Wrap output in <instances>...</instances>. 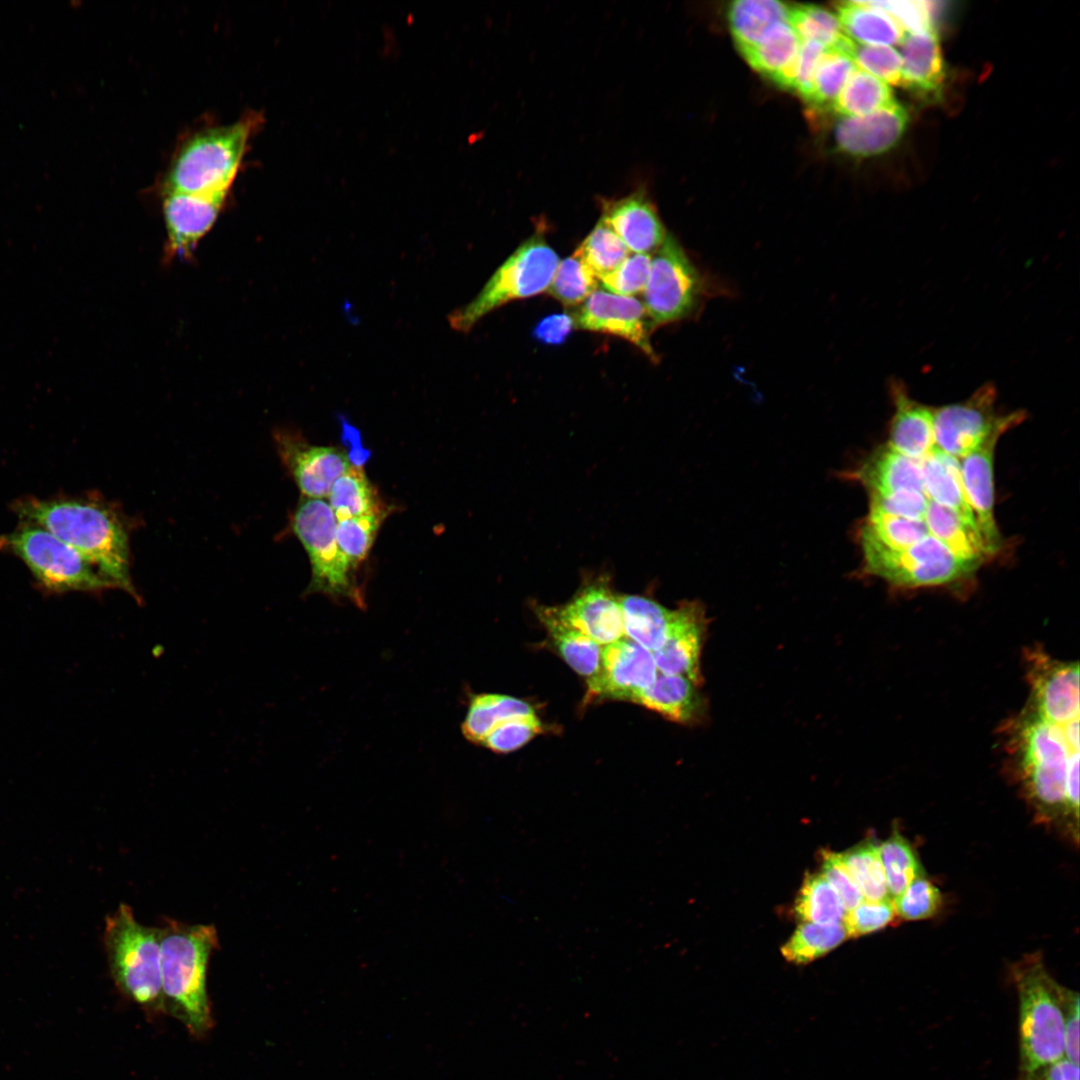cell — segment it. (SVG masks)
<instances>
[{
    "instance_id": "1",
    "label": "cell",
    "mask_w": 1080,
    "mask_h": 1080,
    "mask_svg": "<svg viewBox=\"0 0 1080 1080\" xmlns=\"http://www.w3.org/2000/svg\"><path fill=\"white\" fill-rule=\"evenodd\" d=\"M1009 745L1035 817L1046 825L1064 822L1077 843L1079 720L1058 725L1025 710L1012 726Z\"/></svg>"
},
{
    "instance_id": "2",
    "label": "cell",
    "mask_w": 1080,
    "mask_h": 1080,
    "mask_svg": "<svg viewBox=\"0 0 1080 1080\" xmlns=\"http://www.w3.org/2000/svg\"><path fill=\"white\" fill-rule=\"evenodd\" d=\"M13 511L24 523L49 531L71 546L137 602L141 598L130 577L129 536L119 515L89 497H27Z\"/></svg>"
},
{
    "instance_id": "3",
    "label": "cell",
    "mask_w": 1080,
    "mask_h": 1080,
    "mask_svg": "<svg viewBox=\"0 0 1080 1080\" xmlns=\"http://www.w3.org/2000/svg\"><path fill=\"white\" fill-rule=\"evenodd\" d=\"M262 122L261 114L250 111L232 123L187 136L170 161L162 195L229 193L249 140Z\"/></svg>"
},
{
    "instance_id": "4",
    "label": "cell",
    "mask_w": 1080,
    "mask_h": 1080,
    "mask_svg": "<svg viewBox=\"0 0 1080 1080\" xmlns=\"http://www.w3.org/2000/svg\"><path fill=\"white\" fill-rule=\"evenodd\" d=\"M1018 996L1019 1064L1016 1079L1064 1057V991L1039 953L1010 969Z\"/></svg>"
},
{
    "instance_id": "5",
    "label": "cell",
    "mask_w": 1080,
    "mask_h": 1080,
    "mask_svg": "<svg viewBox=\"0 0 1080 1080\" xmlns=\"http://www.w3.org/2000/svg\"><path fill=\"white\" fill-rule=\"evenodd\" d=\"M160 931V971L165 999L194 1033L210 1024L206 976L210 956L218 947L212 924H186L166 919Z\"/></svg>"
},
{
    "instance_id": "6",
    "label": "cell",
    "mask_w": 1080,
    "mask_h": 1080,
    "mask_svg": "<svg viewBox=\"0 0 1080 1080\" xmlns=\"http://www.w3.org/2000/svg\"><path fill=\"white\" fill-rule=\"evenodd\" d=\"M104 946L112 977L123 993L143 1006L164 1003L159 927L142 925L131 907L122 903L106 918Z\"/></svg>"
},
{
    "instance_id": "7",
    "label": "cell",
    "mask_w": 1080,
    "mask_h": 1080,
    "mask_svg": "<svg viewBox=\"0 0 1080 1080\" xmlns=\"http://www.w3.org/2000/svg\"><path fill=\"white\" fill-rule=\"evenodd\" d=\"M558 264L559 257L543 232H535L505 260L471 302L448 316L450 326L468 332L494 309L547 291Z\"/></svg>"
},
{
    "instance_id": "8",
    "label": "cell",
    "mask_w": 1080,
    "mask_h": 1080,
    "mask_svg": "<svg viewBox=\"0 0 1080 1080\" xmlns=\"http://www.w3.org/2000/svg\"><path fill=\"white\" fill-rule=\"evenodd\" d=\"M0 550L18 557L36 582L52 593L102 592L115 585L90 561L42 527L24 523L0 536Z\"/></svg>"
},
{
    "instance_id": "9",
    "label": "cell",
    "mask_w": 1080,
    "mask_h": 1080,
    "mask_svg": "<svg viewBox=\"0 0 1080 1080\" xmlns=\"http://www.w3.org/2000/svg\"><path fill=\"white\" fill-rule=\"evenodd\" d=\"M336 517L325 499L303 497L293 515L292 529L306 550L312 577L307 592L364 607L362 591L354 580L353 567L336 539Z\"/></svg>"
},
{
    "instance_id": "10",
    "label": "cell",
    "mask_w": 1080,
    "mask_h": 1080,
    "mask_svg": "<svg viewBox=\"0 0 1080 1080\" xmlns=\"http://www.w3.org/2000/svg\"><path fill=\"white\" fill-rule=\"evenodd\" d=\"M863 573L899 588L941 586L968 576L977 566L957 558L932 535L905 549L860 540Z\"/></svg>"
},
{
    "instance_id": "11",
    "label": "cell",
    "mask_w": 1080,
    "mask_h": 1080,
    "mask_svg": "<svg viewBox=\"0 0 1080 1080\" xmlns=\"http://www.w3.org/2000/svg\"><path fill=\"white\" fill-rule=\"evenodd\" d=\"M702 290L699 272L669 233L651 259L643 305L653 328L687 317Z\"/></svg>"
},
{
    "instance_id": "12",
    "label": "cell",
    "mask_w": 1080,
    "mask_h": 1080,
    "mask_svg": "<svg viewBox=\"0 0 1080 1080\" xmlns=\"http://www.w3.org/2000/svg\"><path fill=\"white\" fill-rule=\"evenodd\" d=\"M996 398L986 383L962 402L932 408L935 447L957 459L975 450L1011 414L996 411Z\"/></svg>"
},
{
    "instance_id": "13",
    "label": "cell",
    "mask_w": 1080,
    "mask_h": 1080,
    "mask_svg": "<svg viewBox=\"0 0 1080 1080\" xmlns=\"http://www.w3.org/2000/svg\"><path fill=\"white\" fill-rule=\"evenodd\" d=\"M1027 656L1031 695L1026 710L1058 725L1079 720L1078 663L1055 660L1039 649Z\"/></svg>"
},
{
    "instance_id": "14",
    "label": "cell",
    "mask_w": 1080,
    "mask_h": 1080,
    "mask_svg": "<svg viewBox=\"0 0 1080 1080\" xmlns=\"http://www.w3.org/2000/svg\"><path fill=\"white\" fill-rule=\"evenodd\" d=\"M571 315L575 328L621 337L652 361L657 360L650 341L654 328L643 303L635 297L597 289Z\"/></svg>"
},
{
    "instance_id": "15",
    "label": "cell",
    "mask_w": 1080,
    "mask_h": 1080,
    "mask_svg": "<svg viewBox=\"0 0 1080 1080\" xmlns=\"http://www.w3.org/2000/svg\"><path fill=\"white\" fill-rule=\"evenodd\" d=\"M1026 418L1023 410L1012 411L1006 421L960 462L963 487L973 510L978 530L992 554L998 552L1000 534L994 519L993 459L999 438Z\"/></svg>"
},
{
    "instance_id": "16",
    "label": "cell",
    "mask_w": 1080,
    "mask_h": 1080,
    "mask_svg": "<svg viewBox=\"0 0 1080 1080\" xmlns=\"http://www.w3.org/2000/svg\"><path fill=\"white\" fill-rule=\"evenodd\" d=\"M229 193L162 195V211L167 239L166 262L179 258L190 260L199 241L210 231L221 213Z\"/></svg>"
},
{
    "instance_id": "17",
    "label": "cell",
    "mask_w": 1080,
    "mask_h": 1080,
    "mask_svg": "<svg viewBox=\"0 0 1080 1080\" xmlns=\"http://www.w3.org/2000/svg\"><path fill=\"white\" fill-rule=\"evenodd\" d=\"M652 652L628 637L605 645L599 672L587 679L591 696L632 700L657 677Z\"/></svg>"
},
{
    "instance_id": "18",
    "label": "cell",
    "mask_w": 1080,
    "mask_h": 1080,
    "mask_svg": "<svg viewBox=\"0 0 1080 1080\" xmlns=\"http://www.w3.org/2000/svg\"><path fill=\"white\" fill-rule=\"evenodd\" d=\"M275 442L283 464L308 498L327 497L335 480L351 466L342 450L311 445L295 432L279 431Z\"/></svg>"
},
{
    "instance_id": "19",
    "label": "cell",
    "mask_w": 1080,
    "mask_h": 1080,
    "mask_svg": "<svg viewBox=\"0 0 1080 1080\" xmlns=\"http://www.w3.org/2000/svg\"><path fill=\"white\" fill-rule=\"evenodd\" d=\"M551 608L560 620L601 646L625 637L619 596L607 577L586 582L566 604Z\"/></svg>"
},
{
    "instance_id": "20",
    "label": "cell",
    "mask_w": 1080,
    "mask_h": 1080,
    "mask_svg": "<svg viewBox=\"0 0 1080 1080\" xmlns=\"http://www.w3.org/2000/svg\"><path fill=\"white\" fill-rule=\"evenodd\" d=\"M706 615L701 603L682 602L672 612L662 646L652 652L662 674L679 675L699 685L702 682L700 656L706 631Z\"/></svg>"
},
{
    "instance_id": "21",
    "label": "cell",
    "mask_w": 1080,
    "mask_h": 1080,
    "mask_svg": "<svg viewBox=\"0 0 1080 1080\" xmlns=\"http://www.w3.org/2000/svg\"><path fill=\"white\" fill-rule=\"evenodd\" d=\"M908 123V111L897 102L867 115L841 117L834 129L835 146L854 157L879 155L895 147Z\"/></svg>"
},
{
    "instance_id": "22",
    "label": "cell",
    "mask_w": 1080,
    "mask_h": 1080,
    "mask_svg": "<svg viewBox=\"0 0 1080 1080\" xmlns=\"http://www.w3.org/2000/svg\"><path fill=\"white\" fill-rule=\"evenodd\" d=\"M601 220L634 253L650 254L666 237L665 228L647 192L638 188L619 198L601 200Z\"/></svg>"
},
{
    "instance_id": "23",
    "label": "cell",
    "mask_w": 1080,
    "mask_h": 1080,
    "mask_svg": "<svg viewBox=\"0 0 1080 1080\" xmlns=\"http://www.w3.org/2000/svg\"><path fill=\"white\" fill-rule=\"evenodd\" d=\"M894 413L887 444L897 452L921 460L934 448L933 410L909 395L898 379L890 383Z\"/></svg>"
},
{
    "instance_id": "24",
    "label": "cell",
    "mask_w": 1080,
    "mask_h": 1080,
    "mask_svg": "<svg viewBox=\"0 0 1080 1080\" xmlns=\"http://www.w3.org/2000/svg\"><path fill=\"white\" fill-rule=\"evenodd\" d=\"M901 86L921 95H937L944 81V61L936 30L906 32L901 43Z\"/></svg>"
},
{
    "instance_id": "25",
    "label": "cell",
    "mask_w": 1080,
    "mask_h": 1080,
    "mask_svg": "<svg viewBox=\"0 0 1080 1080\" xmlns=\"http://www.w3.org/2000/svg\"><path fill=\"white\" fill-rule=\"evenodd\" d=\"M853 478L864 486L868 494L902 490L924 492L922 459L909 458L887 443L863 461L853 472Z\"/></svg>"
},
{
    "instance_id": "26",
    "label": "cell",
    "mask_w": 1080,
    "mask_h": 1080,
    "mask_svg": "<svg viewBox=\"0 0 1080 1080\" xmlns=\"http://www.w3.org/2000/svg\"><path fill=\"white\" fill-rule=\"evenodd\" d=\"M696 686L683 676L661 674L631 701L656 711L671 721L695 723L702 720L705 713L704 698Z\"/></svg>"
},
{
    "instance_id": "27",
    "label": "cell",
    "mask_w": 1080,
    "mask_h": 1080,
    "mask_svg": "<svg viewBox=\"0 0 1080 1080\" xmlns=\"http://www.w3.org/2000/svg\"><path fill=\"white\" fill-rule=\"evenodd\" d=\"M922 471L924 492L928 500L951 509L978 530L963 487L959 459L935 447L922 459Z\"/></svg>"
},
{
    "instance_id": "28",
    "label": "cell",
    "mask_w": 1080,
    "mask_h": 1080,
    "mask_svg": "<svg viewBox=\"0 0 1080 1080\" xmlns=\"http://www.w3.org/2000/svg\"><path fill=\"white\" fill-rule=\"evenodd\" d=\"M836 11L844 34L860 45L890 47L900 44L906 33L889 13L872 1L841 2Z\"/></svg>"
},
{
    "instance_id": "29",
    "label": "cell",
    "mask_w": 1080,
    "mask_h": 1080,
    "mask_svg": "<svg viewBox=\"0 0 1080 1080\" xmlns=\"http://www.w3.org/2000/svg\"><path fill=\"white\" fill-rule=\"evenodd\" d=\"M924 521L930 535L964 562L978 567L993 555L980 532L949 508L929 500Z\"/></svg>"
},
{
    "instance_id": "30",
    "label": "cell",
    "mask_w": 1080,
    "mask_h": 1080,
    "mask_svg": "<svg viewBox=\"0 0 1080 1080\" xmlns=\"http://www.w3.org/2000/svg\"><path fill=\"white\" fill-rule=\"evenodd\" d=\"M535 612L565 662L587 679L594 677L600 670L601 645L560 620L550 606L537 605Z\"/></svg>"
},
{
    "instance_id": "31",
    "label": "cell",
    "mask_w": 1080,
    "mask_h": 1080,
    "mask_svg": "<svg viewBox=\"0 0 1080 1080\" xmlns=\"http://www.w3.org/2000/svg\"><path fill=\"white\" fill-rule=\"evenodd\" d=\"M619 602L625 636L650 652L659 649L667 636L673 610L639 595L619 596Z\"/></svg>"
},
{
    "instance_id": "32",
    "label": "cell",
    "mask_w": 1080,
    "mask_h": 1080,
    "mask_svg": "<svg viewBox=\"0 0 1080 1080\" xmlns=\"http://www.w3.org/2000/svg\"><path fill=\"white\" fill-rule=\"evenodd\" d=\"M788 7L774 0H739L730 3L728 23L740 53L754 46L776 24L787 22Z\"/></svg>"
},
{
    "instance_id": "33",
    "label": "cell",
    "mask_w": 1080,
    "mask_h": 1080,
    "mask_svg": "<svg viewBox=\"0 0 1080 1080\" xmlns=\"http://www.w3.org/2000/svg\"><path fill=\"white\" fill-rule=\"evenodd\" d=\"M328 498L337 521L388 513L361 466H350L339 476L332 484Z\"/></svg>"
},
{
    "instance_id": "34",
    "label": "cell",
    "mask_w": 1080,
    "mask_h": 1080,
    "mask_svg": "<svg viewBox=\"0 0 1080 1080\" xmlns=\"http://www.w3.org/2000/svg\"><path fill=\"white\" fill-rule=\"evenodd\" d=\"M535 714L532 706L518 698L500 694L474 695L462 723L464 737L474 744L482 743L499 723L514 717Z\"/></svg>"
},
{
    "instance_id": "35",
    "label": "cell",
    "mask_w": 1080,
    "mask_h": 1080,
    "mask_svg": "<svg viewBox=\"0 0 1080 1080\" xmlns=\"http://www.w3.org/2000/svg\"><path fill=\"white\" fill-rule=\"evenodd\" d=\"M896 103L884 81L855 69L830 109L841 117L863 116Z\"/></svg>"
},
{
    "instance_id": "36",
    "label": "cell",
    "mask_w": 1080,
    "mask_h": 1080,
    "mask_svg": "<svg viewBox=\"0 0 1080 1080\" xmlns=\"http://www.w3.org/2000/svg\"><path fill=\"white\" fill-rule=\"evenodd\" d=\"M787 23L801 41L817 43L827 51L847 55L852 44L844 34L836 15L819 6L788 7Z\"/></svg>"
},
{
    "instance_id": "37",
    "label": "cell",
    "mask_w": 1080,
    "mask_h": 1080,
    "mask_svg": "<svg viewBox=\"0 0 1080 1080\" xmlns=\"http://www.w3.org/2000/svg\"><path fill=\"white\" fill-rule=\"evenodd\" d=\"M795 916L820 925L843 922L846 910L835 890L821 873H807L794 902Z\"/></svg>"
},
{
    "instance_id": "38",
    "label": "cell",
    "mask_w": 1080,
    "mask_h": 1080,
    "mask_svg": "<svg viewBox=\"0 0 1080 1080\" xmlns=\"http://www.w3.org/2000/svg\"><path fill=\"white\" fill-rule=\"evenodd\" d=\"M800 44L792 27L787 22H780L741 54L755 71L771 79L792 61Z\"/></svg>"
},
{
    "instance_id": "39",
    "label": "cell",
    "mask_w": 1080,
    "mask_h": 1080,
    "mask_svg": "<svg viewBox=\"0 0 1080 1080\" xmlns=\"http://www.w3.org/2000/svg\"><path fill=\"white\" fill-rule=\"evenodd\" d=\"M847 938L843 922L829 925L804 922L781 947V954L790 963L807 964L824 956Z\"/></svg>"
},
{
    "instance_id": "40",
    "label": "cell",
    "mask_w": 1080,
    "mask_h": 1080,
    "mask_svg": "<svg viewBox=\"0 0 1080 1080\" xmlns=\"http://www.w3.org/2000/svg\"><path fill=\"white\" fill-rule=\"evenodd\" d=\"M878 849L888 893L894 901L916 876L925 871L911 843L897 825L893 826L890 836Z\"/></svg>"
},
{
    "instance_id": "41",
    "label": "cell",
    "mask_w": 1080,
    "mask_h": 1080,
    "mask_svg": "<svg viewBox=\"0 0 1080 1080\" xmlns=\"http://www.w3.org/2000/svg\"><path fill=\"white\" fill-rule=\"evenodd\" d=\"M928 535L924 519H907L872 510L860 530V540L897 550L908 548Z\"/></svg>"
},
{
    "instance_id": "42",
    "label": "cell",
    "mask_w": 1080,
    "mask_h": 1080,
    "mask_svg": "<svg viewBox=\"0 0 1080 1080\" xmlns=\"http://www.w3.org/2000/svg\"><path fill=\"white\" fill-rule=\"evenodd\" d=\"M840 854L864 899L879 901L890 898L878 845L873 837L861 841Z\"/></svg>"
},
{
    "instance_id": "43",
    "label": "cell",
    "mask_w": 1080,
    "mask_h": 1080,
    "mask_svg": "<svg viewBox=\"0 0 1080 1080\" xmlns=\"http://www.w3.org/2000/svg\"><path fill=\"white\" fill-rule=\"evenodd\" d=\"M855 69L857 67L846 54L825 51L818 61L810 89L803 99L814 109H830Z\"/></svg>"
},
{
    "instance_id": "44",
    "label": "cell",
    "mask_w": 1080,
    "mask_h": 1080,
    "mask_svg": "<svg viewBox=\"0 0 1080 1080\" xmlns=\"http://www.w3.org/2000/svg\"><path fill=\"white\" fill-rule=\"evenodd\" d=\"M630 252L618 235L600 219L574 254L599 279L615 270L630 255Z\"/></svg>"
},
{
    "instance_id": "45",
    "label": "cell",
    "mask_w": 1080,
    "mask_h": 1080,
    "mask_svg": "<svg viewBox=\"0 0 1080 1080\" xmlns=\"http://www.w3.org/2000/svg\"><path fill=\"white\" fill-rule=\"evenodd\" d=\"M597 277L574 253L559 262L548 292L565 305L584 302L597 290Z\"/></svg>"
},
{
    "instance_id": "46",
    "label": "cell",
    "mask_w": 1080,
    "mask_h": 1080,
    "mask_svg": "<svg viewBox=\"0 0 1080 1080\" xmlns=\"http://www.w3.org/2000/svg\"><path fill=\"white\" fill-rule=\"evenodd\" d=\"M386 515H364L337 521V543L354 569L366 559Z\"/></svg>"
},
{
    "instance_id": "47",
    "label": "cell",
    "mask_w": 1080,
    "mask_h": 1080,
    "mask_svg": "<svg viewBox=\"0 0 1080 1080\" xmlns=\"http://www.w3.org/2000/svg\"><path fill=\"white\" fill-rule=\"evenodd\" d=\"M898 919L917 921L934 917L942 908L939 888L923 872L916 876L894 901Z\"/></svg>"
},
{
    "instance_id": "48",
    "label": "cell",
    "mask_w": 1080,
    "mask_h": 1080,
    "mask_svg": "<svg viewBox=\"0 0 1080 1080\" xmlns=\"http://www.w3.org/2000/svg\"><path fill=\"white\" fill-rule=\"evenodd\" d=\"M847 56L862 71L892 85L902 84L900 52L889 46H866L852 42Z\"/></svg>"
},
{
    "instance_id": "49",
    "label": "cell",
    "mask_w": 1080,
    "mask_h": 1080,
    "mask_svg": "<svg viewBox=\"0 0 1080 1080\" xmlns=\"http://www.w3.org/2000/svg\"><path fill=\"white\" fill-rule=\"evenodd\" d=\"M825 51L827 50L817 43L801 41L792 61L771 80L779 87L794 91L804 98L810 89L818 61Z\"/></svg>"
},
{
    "instance_id": "50",
    "label": "cell",
    "mask_w": 1080,
    "mask_h": 1080,
    "mask_svg": "<svg viewBox=\"0 0 1080 1080\" xmlns=\"http://www.w3.org/2000/svg\"><path fill=\"white\" fill-rule=\"evenodd\" d=\"M543 731L536 714L514 717L496 725L483 739L481 745L497 753L519 749Z\"/></svg>"
},
{
    "instance_id": "51",
    "label": "cell",
    "mask_w": 1080,
    "mask_h": 1080,
    "mask_svg": "<svg viewBox=\"0 0 1080 1080\" xmlns=\"http://www.w3.org/2000/svg\"><path fill=\"white\" fill-rule=\"evenodd\" d=\"M651 254H630L615 270L600 277L606 291L621 296H633L643 292L647 284Z\"/></svg>"
},
{
    "instance_id": "52",
    "label": "cell",
    "mask_w": 1080,
    "mask_h": 1080,
    "mask_svg": "<svg viewBox=\"0 0 1080 1080\" xmlns=\"http://www.w3.org/2000/svg\"><path fill=\"white\" fill-rule=\"evenodd\" d=\"M898 919L893 900H864L855 908L847 911L843 924L847 937L855 938L879 931Z\"/></svg>"
},
{
    "instance_id": "53",
    "label": "cell",
    "mask_w": 1080,
    "mask_h": 1080,
    "mask_svg": "<svg viewBox=\"0 0 1080 1080\" xmlns=\"http://www.w3.org/2000/svg\"><path fill=\"white\" fill-rule=\"evenodd\" d=\"M820 857L821 874L837 893L846 912L863 902V894L845 866L841 854L825 849L821 851Z\"/></svg>"
},
{
    "instance_id": "54",
    "label": "cell",
    "mask_w": 1080,
    "mask_h": 1080,
    "mask_svg": "<svg viewBox=\"0 0 1080 1080\" xmlns=\"http://www.w3.org/2000/svg\"><path fill=\"white\" fill-rule=\"evenodd\" d=\"M868 495L869 510L915 520L924 519L929 502L924 492L916 490Z\"/></svg>"
},
{
    "instance_id": "55",
    "label": "cell",
    "mask_w": 1080,
    "mask_h": 1080,
    "mask_svg": "<svg viewBox=\"0 0 1080 1080\" xmlns=\"http://www.w3.org/2000/svg\"><path fill=\"white\" fill-rule=\"evenodd\" d=\"M889 13L906 32L936 30L934 19L936 2L928 1H872Z\"/></svg>"
},
{
    "instance_id": "56",
    "label": "cell",
    "mask_w": 1080,
    "mask_h": 1080,
    "mask_svg": "<svg viewBox=\"0 0 1080 1080\" xmlns=\"http://www.w3.org/2000/svg\"><path fill=\"white\" fill-rule=\"evenodd\" d=\"M1079 994L1064 991V1057L1079 1065Z\"/></svg>"
},
{
    "instance_id": "57",
    "label": "cell",
    "mask_w": 1080,
    "mask_h": 1080,
    "mask_svg": "<svg viewBox=\"0 0 1080 1080\" xmlns=\"http://www.w3.org/2000/svg\"><path fill=\"white\" fill-rule=\"evenodd\" d=\"M575 328L571 314L558 313L542 319L534 329V336L545 344H560Z\"/></svg>"
},
{
    "instance_id": "58",
    "label": "cell",
    "mask_w": 1080,
    "mask_h": 1080,
    "mask_svg": "<svg viewBox=\"0 0 1080 1080\" xmlns=\"http://www.w3.org/2000/svg\"><path fill=\"white\" fill-rule=\"evenodd\" d=\"M1014 1080H1079V1065L1065 1057Z\"/></svg>"
}]
</instances>
